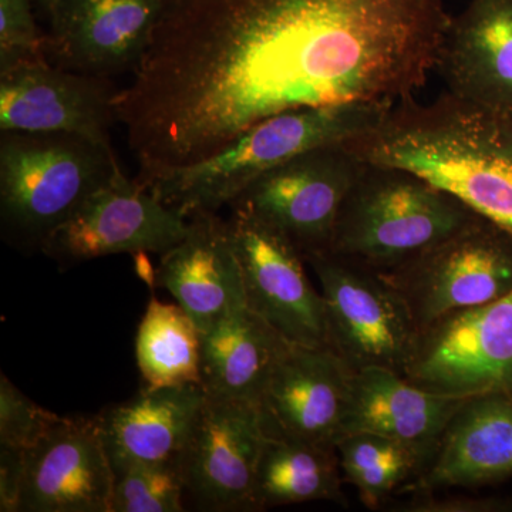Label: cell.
Masks as SVG:
<instances>
[{"instance_id": "cell-10", "label": "cell", "mask_w": 512, "mask_h": 512, "mask_svg": "<svg viewBox=\"0 0 512 512\" xmlns=\"http://www.w3.org/2000/svg\"><path fill=\"white\" fill-rule=\"evenodd\" d=\"M188 225L185 215L167 207L137 178L130 180L120 167L46 239L40 252L62 269L109 255H163L185 237Z\"/></svg>"}, {"instance_id": "cell-12", "label": "cell", "mask_w": 512, "mask_h": 512, "mask_svg": "<svg viewBox=\"0 0 512 512\" xmlns=\"http://www.w3.org/2000/svg\"><path fill=\"white\" fill-rule=\"evenodd\" d=\"M265 439L258 404L207 394L180 460L185 495L197 510L258 511L255 478Z\"/></svg>"}, {"instance_id": "cell-17", "label": "cell", "mask_w": 512, "mask_h": 512, "mask_svg": "<svg viewBox=\"0 0 512 512\" xmlns=\"http://www.w3.org/2000/svg\"><path fill=\"white\" fill-rule=\"evenodd\" d=\"M512 476V394L470 397L419 474L400 493L484 487Z\"/></svg>"}, {"instance_id": "cell-13", "label": "cell", "mask_w": 512, "mask_h": 512, "mask_svg": "<svg viewBox=\"0 0 512 512\" xmlns=\"http://www.w3.org/2000/svg\"><path fill=\"white\" fill-rule=\"evenodd\" d=\"M111 79L62 69L43 59L0 73V130L73 134L111 147L117 121Z\"/></svg>"}, {"instance_id": "cell-28", "label": "cell", "mask_w": 512, "mask_h": 512, "mask_svg": "<svg viewBox=\"0 0 512 512\" xmlns=\"http://www.w3.org/2000/svg\"><path fill=\"white\" fill-rule=\"evenodd\" d=\"M37 0H0V73L46 57V35L37 28Z\"/></svg>"}, {"instance_id": "cell-18", "label": "cell", "mask_w": 512, "mask_h": 512, "mask_svg": "<svg viewBox=\"0 0 512 512\" xmlns=\"http://www.w3.org/2000/svg\"><path fill=\"white\" fill-rule=\"evenodd\" d=\"M436 70L451 96L512 113V0H470L450 20Z\"/></svg>"}, {"instance_id": "cell-26", "label": "cell", "mask_w": 512, "mask_h": 512, "mask_svg": "<svg viewBox=\"0 0 512 512\" xmlns=\"http://www.w3.org/2000/svg\"><path fill=\"white\" fill-rule=\"evenodd\" d=\"M180 464H137L114 471L111 512H183Z\"/></svg>"}, {"instance_id": "cell-21", "label": "cell", "mask_w": 512, "mask_h": 512, "mask_svg": "<svg viewBox=\"0 0 512 512\" xmlns=\"http://www.w3.org/2000/svg\"><path fill=\"white\" fill-rule=\"evenodd\" d=\"M207 393L198 384L144 386L104 407L97 424L113 471L137 464H180Z\"/></svg>"}, {"instance_id": "cell-19", "label": "cell", "mask_w": 512, "mask_h": 512, "mask_svg": "<svg viewBox=\"0 0 512 512\" xmlns=\"http://www.w3.org/2000/svg\"><path fill=\"white\" fill-rule=\"evenodd\" d=\"M188 221L185 237L161 255L153 284L170 292L204 335L247 301L227 220L198 212Z\"/></svg>"}, {"instance_id": "cell-2", "label": "cell", "mask_w": 512, "mask_h": 512, "mask_svg": "<svg viewBox=\"0 0 512 512\" xmlns=\"http://www.w3.org/2000/svg\"><path fill=\"white\" fill-rule=\"evenodd\" d=\"M345 146L367 164L419 175L512 235V113L450 93L429 104L413 97Z\"/></svg>"}, {"instance_id": "cell-22", "label": "cell", "mask_w": 512, "mask_h": 512, "mask_svg": "<svg viewBox=\"0 0 512 512\" xmlns=\"http://www.w3.org/2000/svg\"><path fill=\"white\" fill-rule=\"evenodd\" d=\"M289 346L247 303L235 306L202 335V389L208 396L258 404Z\"/></svg>"}, {"instance_id": "cell-14", "label": "cell", "mask_w": 512, "mask_h": 512, "mask_svg": "<svg viewBox=\"0 0 512 512\" xmlns=\"http://www.w3.org/2000/svg\"><path fill=\"white\" fill-rule=\"evenodd\" d=\"M165 5L167 0H56L45 40L47 60L107 79L133 74Z\"/></svg>"}, {"instance_id": "cell-11", "label": "cell", "mask_w": 512, "mask_h": 512, "mask_svg": "<svg viewBox=\"0 0 512 512\" xmlns=\"http://www.w3.org/2000/svg\"><path fill=\"white\" fill-rule=\"evenodd\" d=\"M227 224L248 308L291 345L330 349L325 301L301 252L247 211L231 208Z\"/></svg>"}, {"instance_id": "cell-4", "label": "cell", "mask_w": 512, "mask_h": 512, "mask_svg": "<svg viewBox=\"0 0 512 512\" xmlns=\"http://www.w3.org/2000/svg\"><path fill=\"white\" fill-rule=\"evenodd\" d=\"M120 164L113 147L73 134L3 131L0 137V228L20 251L47 238L109 183Z\"/></svg>"}, {"instance_id": "cell-5", "label": "cell", "mask_w": 512, "mask_h": 512, "mask_svg": "<svg viewBox=\"0 0 512 512\" xmlns=\"http://www.w3.org/2000/svg\"><path fill=\"white\" fill-rule=\"evenodd\" d=\"M477 217L419 175L366 163L343 202L328 252L384 274Z\"/></svg>"}, {"instance_id": "cell-27", "label": "cell", "mask_w": 512, "mask_h": 512, "mask_svg": "<svg viewBox=\"0 0 512 512\" xmlns=\"http://www.w3.org/2000/svg\"><path fill=\"white\" fill-rule=\"evenodd\" d=\"M62 419L33 402L5 373H0V446L29 450Z\"/></svg>"}, {"instance_id": "cell-32", "label": "cell", "mask_w": 512, "mask_h": 512, "mask_svg": "<svg viewBox=\"0 0 512 512\" xmlns=\"http://www.w3.org/2000/svg\"><path fill=\"white\" fill-rule=\"evenodd\" d=\"M507 393L512 394V386H511V389H510V390H508V392H507Z\"/></svg>"}, {"instance_id": "cell-24", "label": "cell", "mask_w": 512, "mask_h": 512, "mask_svg": "<svg viewBox=\"0 0 512 512\" xmlns=\"http://www.w3.org/2000/svg\"><path fill=\"white\" fill-rule=\"evenodd\" d=\"M136 357L148 387L202 386V333L178 303L151 298L138 326Z\"/></svg>"}, {"instance_id": "cell-8", "label": "cell", "mask_w": 512, "mask_h": 512, "mask_svg": "<svg viewBox=\"0 0 512 512\" xmlns=\"http://www.w3.org/2000/svg\"><path fill=\"white\" fill-rule=\"evenodd\" d=\"M365 165L345 143L313 148L256 178L229 207L274 228L303 258L328 252L343 202Z\"/></svg>"}, {"instance_id": "cell-6", "label": "cell", "mask_w": 512, "mask_h": 512, "mask_svg": "<svg viewBox=\"0 0 512 512\" xmlns=\"http://www.w3.org/2000/svg\"><path fill=\"white\" fill-rule=\"evenodd\" d=\"M380 275L403 296L421 332L450 313L512 291V235L477 217Z\"/></svg>"}, {"instance_id": "cell-25", "label": "cell", "mask_w": 512, "mask_h": 512, "mask_svg": "<svg viewBox=\"0 0 512 512\" xmlns=\"http://www.w3.org/2000/svg\"><path fill=\"white\" fill-rule=\"evenodd\" d=\"M343 481L353 485L359 500L377 510L400 493L426 464L414 448L373 433H348L335 444Z\"/></svg>"}, {"instance_id": "cell-7", "label": "cell", "mask_w": 512, "mask_h": 512, "mask_svg": "<svg viewBox=\"0 0 512 512\" xmlns=\"http://www.w3.org/2000/svg\"><path fill=\"white\" fill-rule=\"evenodd\" d=\"M305 261L325 301L330 349L352 372L384 367L403 375L420 333L403 296L382 275L332 252Z\"/></svg>"}, {"instance_id": "cell-9", "label": "cell", "mask_w": 512, "mask_h": 512, "mask_svg": "<svg viewBox=\"0 0 512 512\" xmlns=\"http://www.w3.org/2000/svg\"><path fill=\"white\" fill-rule=\"evenodd\" d=\"M404 377L433 392L473 397L512 386V291L421 330Z\"/></svg>"}, {"instance_id": "cell-23", "label": "cell", "mask_w": 512, "mask_h": 512, "mask_svg": "<svg viewBox=\"0 0 512 512\" xmlns=\"http://www.w3.org/2000/svg\"><path fill=\"white\" fill-rule=\"evenodd\" d=\"M343 483L336 447L266 434L256 468L258 511L309 501L345 504Z\"/></svg>"}, {"instance_id": "cell-3", "label": "cell", "mask_w": 512, "mask_h": 512, "mask_svg": "<svg viewBox=\"0 0 512 512\" xmlns=\"http://www.w3.org/2000/svg\"><path fill=\"white\" fill-rule=\"evenodd\" d=\"M394 104L352 103L275 114L217 153L191 164L140 168L138 183L185 217L218 214L256 178L313 148L342 144L376 127Z\"/></svg>"}, {"instance_id": "cell-30", "label": "cell", "mask_w": 512, "mask_h": 512, "mask_svg": "<svg viewBox=\"0 0 512 512\" xmlns=\"http://www.w3.org/2000/svg\"><path fill=\"white\" fill-rule=\"evenodd\" d=\"M412 500L400 505L404 512H488L503 510L498 500L474 497H434L433 493L412 494Z\"/></svg>"}, {"instance_id": "cell-31", "label": "cell", "mask_w": 512, "mask_h": 512, "mask_svg": "<svg viewBox=\"0 0 512 512\" xmlns=\"http://www.w3.org/2000/svg\"><path fill=\"white\" fill-rule=\"evenodd\" d=\"M56 0H37V5L42 8L43 13L49 18L50 12L55 8Z\"/></svg>"}, {"instance_id": "cell-15", "label": "cell", "mask_w": 512, "mask_h": 512, "mask_svg": "<svg viewBox=\"0 0 512 512\" xmlns=\"http://www.w3.org/2000/svg\"><path fill=\"white\" fill-rule=\"evenodd\" d=\"M114 471L93 417H63L25 451L20 512H111Z\"/></svg>"}, {"instance_id": "cell-1", "label": "cell", "mask_w": 512, "mask_h": 512, "mask_svg": "<svg viewBox=\"0 0 512 512\" xmlns=\"http://www.w3.org/2000/svg\"><path fill=\"white\" fill-rule=\"evenodd\" d=\"M447 0H167L117 121L140 168L195 163L306 107L413 99Z\"/></svg>"}, {"instance_id": "cell-16", "label": "cell", "mask_w": 512, "mask_h": 512, "mask_svg": "<svg viewBox=\"0 0 512 512\" xmlns=\"http://www.w3.org/2000/svg\"><path fill=\"white\" fill-rule=\"evenodd\" d=\"M352 373L332 349L289 346L259 399L265 433L335 447Z\"/></svg>"}, {"instance_id": "cell-29", "label": "cell", "mask_w": 512, "mask_h": 512, "mask_svg": "<svg viewBox=\"0 0 512 512\" xmlns=\"http://www.w3.org/2000/svg\"><path fill=\"white\" fill-rule=\"evenodd\" d=\"M23 480L25 451L0 446V511L20 512Z\"/></svg>"}, {"instance_id": "cell-20", "label": "cell", "mask_w": 512, "mask_h": 512, "mask_svg": "<svg viewBox=\"0 0 512 512\" xmlns=\"http://www.w3.org/2000/svg\"><path fill=\"white\" fill-rule=\"evenodd\" d=\"M468 399L424 389L394 370L366 367L352 373L340 436L377 434L414 448L429 461L448 423Z\"/></svg>"}]
</instances>
